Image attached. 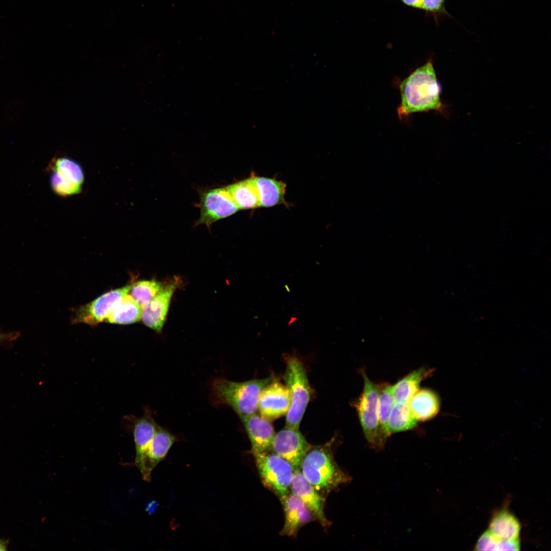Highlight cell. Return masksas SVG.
<instances>
[{
    "mask_svg": "<svg viewBox=\"0 0 551 551\" xmlns=\"http://www.w3.org/2000/svg\"><path fill=\"white\" fill-rule=\"evenodd\" d=\"M417 420L412 415L407 403L396 402L390 413L387 422L389 436L392 433L414 428Z\"/></svg>",
    "mask_w": 551,
    "mask_h": 551,
    "instance_id": "603a6c76",
    "label": "cell"
},
{
    "mask_svg": "<svg viewBox=\"0 0 551 551\" xmlns=\"http://www.w3.org/2000/svg\"><path fill=\"white\" fill-rule=\"evenodd\" d=\"M280 498L285 515L281 534L294 536L301 527L311 521L313 515L305 504L292 492Z\"/></svg>",
    "mask_w": 551,
    "mask_h": 551,
    "instance_id": "2e32d148",
    "label": "cell"
},
{
    "mask_svg": "<svg viewBox=\"0 0 551 551\" xmlns=\"http://www.w3.org/2000/svg\"><path fill=\"white\" fill-rule=\"evenodd\" d=\"M8 545V540L0 538V550H6Z\"/></svg>",
    "mask_w": 551,
    "mask_h": 551,
    "instance_id": "4dcf8cb0",
    "label": "cell"
},
{
    "mask_svg": "<svg viewBox=\"0 0 551 551\" xmlns=\"http://www.w3.org/2000/svg\"><path fill=\"white\" fill-rule=\"evenodd\" d=\"M5 338H6V335L0 333V342L2 341V340H4Z\"/></svg>",
    "mask_w": 551,
    "mask_h": 551,
    "instance_id": "1f68e13d",
    "label": "cell"
},
{
    "mask_svg": "<svg viewBox=\"0 0 551 551\" xmlns=\"http://www.w3.org/2000/svg\"><path fill=\"white\" fill-rule=\"evenodd\" d=\"M518 539L502 540L493 536L488 530L479 538L475 549L477 550H518L520 549Z\"/></svg>",
    "mask_w": 551,
    "mask_h": 551,
    "instance_id": "4316f807",
    "label": "cell"
},
{
    "mask_svg": "<svg viewBox=\"0 0 551 551\" xmlns=\"http://www.w3.org/2000/svg\"><path fill=\"white\" fill-rule=\"evenodd\" d=\"M422 10L425 17L433 18L436 26L442 18H453L446 9L445 0H422Z\"/></svg>",
    "mask_w": 551,
    "mask_h": 551,
    "instance_id": "f1b7e54d",
    "label": "cell"
},
{
    "mask_svg": "<svg viewBox=\"0 0 551 551\" xmlns=\"http://www.w3.org/2000/svg\"><path fill=\"white\" fill-rule=\"evenodd\" d=\"M272 381L271 377L242 382L216 379L212 384V399L229 406L240 417L247 416L256 413L261 392Z\"/></svg>",
    "mask_w": 551,
    "mask_h": 551,
    "instance_id": "7a4b0ae2",
    "label": "cell"
},
{
    "mask_svg": "<svg viewBox=\"0 0 551 551\" xmlns=\"http://www.w3.org/2000/svg\"><path fill=\"white\" fill-rule=\"evenodd\" d=\"M50 182L53 191L60 196H72L82 191V186L71 182L55 171H52Z\"/></svg>",
    "mask_w": 551,
    "mask_h": 551,
    "instance_id": "83f0119b",
    "label": "cell"
},
{
    "mask_svg": "<svg viewBox=\"0 0 551 551\" xmlns=\"http://www.w3.org/2000/svg\"><path fill=\"white\" fill-rule=\"evenodd\" d=\"M300 469L305 478L318 491H331L349 480L336 462L331 443L311 446L303 459Z\"/></svg>",
    "mask_w": 551,
    "mask_h": 551,
    "instance_id": "3957f363",
    "label": "cell"
},
{
    "mask_svg": "<svg viewBox=\"0 0 551 551\" xmlns=\"http://www.w3.org/2000/svg\"><path fill=\"white\" fill-rule=\"evenodd\" d=\"M290 404L291 396L287 386L272 381L262 390L258 409L261 416L270 420L286 414Z\"/></svg>",
    "mask_w": 551,
    "mask_h": 551,
    "instance_id": "30bf717a",
    "label": "cell"
},
{
    "mask_svg": "<svg viewBox=\"0 0 551 551\" xmlns=\"http://www.w3.org/2000/svg\"><path fill=\"white\" fill-rule=\"evenodd\" d=\"M284 379L291 396L286 427L298 429L311 396V389L302 363L295 357L287 359Z\"/></svg>",
    "mask_w": 551,
    "mask_h": 551,
    "instance_id": "277c9868",
    "label": "cell"
},
{
    "mask_svg": "<svg viewBox=\"0 0 551 551\" xmlns=\"http://www.w3.org/2000/svg\"><path fill=\"white\" fill-rule=\"evenodd\" d=\"M200 217L196 225L205 224L210 228L216 221L229 217L240 209L225 188L203 192L199 202Z\"/></svg>",
    "mask_w": 551,
    "mask_h": 551,
    "instance_id": "52a82bcc",
    "label": "cell"
},
{
    "mask_svg": "<svg viewBox=\"0 0 551 551\" xmlns=\"http://www.w3.org/2000/svg\"><path fill=\"white\" fill-rule=\"evenodd\" d=\"M488 531L500 540H515L518 539L520 524L513 514L506 510H503L492 518Z\"/></svg>",
    "mask_w": 551,
    "mask_h": 551,
    "instance_id": "d6986e66",
    "label": "cell"
},
{
    "mask_svg": "<svg viewBox=\"0 0 551 551\" xmlns=\"http://www.w3.org/2000/svg\"><path fill=\"white\" fill-rule=\"evenodd\" d=\"M239 209L260 207L258 193L253 176L226 187Z\"/></svg>",
    "mask_w": 551,
    "mask_h": 551,
    "instance_id": "44dd1931",
    "label": "cell"
},
{
    "mask_svg": "<svg viewBox=\"0 0 551 551\" xmlns=\"http://www.w3.org/2000/svg\"><path fill=\"white\" fill-rule=\"evenodd\" d=\"M362 392L355 404L364 436L376 449L383 447L386 441L382 438L379 426L378 399L381 387L370 380L364 370Z\"/></svg>",
    "mask_w": 551,
    "mask_h": 551,
    "instance_id": "5b68a950",
    "label": "cell"
},
{
    "mask_svg": "<svg viewBox=\"0 0 551 551\" xmlns=\"http://www.w3.org/2000/svg\"><path fill=\"white\" fill-rule=\"evenodd\" d=\"M407 405L417 421H425L434 417L440 408L437 394L428 389H418L410 398Z\"/></svg>",
    "mask_w": 551,
    "mask_h": 551,
    "instance_id": "e0dca14e",
    "label": "cell"
},
{
    "mask_svg": "<svg viewBox=\"0 0 551 551\" xmlns=\"http://www.w3.org/2000/svg\"><path fill=\"white\" fill-rule=\"evenodd\" d=\"M131 424L136 448L135 465L139 469L145 456L148 445L155 433L158 424L154 420L152 412L145 408L143 415L139 418L127 416Z\"/></svg>",
    "mask_w": 551,
    "mask_h": 551,
    "instance_id": "5bb4252c",
    "label": "cell"
},
{
    "mask_svg": "<svg viewBox=\"0 0 551 551\" xmlns=\"http://www.w3.org/2000/svg\"><path fill=\"white\" fill-rule=\"evenodd\" d=\"M131 287L127 285L101 295L93 301L74 310L72 322L95 325L105 321Z\"/></svg>",
    "mask_w": 551,
    "mask_h": 551,
    "instance_id": "ba28073f",
    "label": "cell"
},
{
    "mask_svg": "<svg viewBox=\"0 0 551 551\" xmlns=\"http://www.w3.org/2000/svg\"><path fill=\"white\" fill-rule=\"evenodd\" d=\"M141 310L142 307L128 293L122 298L105 321L118 324L135 323L141 319Z\"/></svg>",
    "mask_w": 551,
    "mask_h": 551,
    "instance_id": "7402d4cb",
    "label": "cell"
},
{
    "mask_svg": "<svg viewBox=\"0 0 551 551\" xmlns=\"http://www.w3.org/2000/svg\"><path fill=\"white\" fill-rule=\"evenodd\" d=\"M405 5L417 10H422V0H399Z\"/></svg>",
    "mask_w": 551,
    "mask_h": 551,
    "instance_id": "f546056e",
    "label": "cell"
},
{
    "mask_svg": "<svg viewBox=\"0 0 551 551\" xmlns=\"http://www.w3.org/2000/svg\"><path fill=\"white\" fill-rule=\"evenodd\" d=\"M265 486L280 497L288 493L294 469L281 456L269 451L253 454Z\"/></svg>",
    "mask_w": 551,
    "mask_h": 551,
    "instance_id": "8992f818",
    "label": "cell"
},
{
    "mask_svg": "<svg viewBox=\"0 0 551 551\" xmlns=\"http://www.w3.org/2000/svg\"><path fill=\"white\" fill-rule=\"evenodd\" d=\"M310 447L298 429L286 427L275 434L270 449L288 462L295 470L300 469Z\"/></svg>",
    "mask_w": 551,
    "mask_h": 551,
    "instance_id": "9c48e42d",
    "label": "cell"
},
{
    "mask_svg": "<svg viewBox=\"0 0 551 551\" xmlns=\"http://www.w3.org/2000/svg\"><path fill=\"white\" fill-rule=\"evenodd\" d=\"M164 286L163 283L156 280L139 281L131 284L128 294L142 307Z\"/></svg>",
    "mask_w": 551,
    "mask_h": 551,
    "instance_id": "484cf974",
    "label": "cell"
},
{
    "mask_svg": "<svg viewBox=\"0 0 551 551\" xmlns=\"http://www.w3.org/2000/svg\"><path fill=\"white\" fill-rule=\"evenodd\" d=\"M432 370L420 367L405 376L392 386L396 402L407 403L418 391L420 383L431 374Z\"/></svg>",
    "mask_w": 551,
    "mask_h": 551,
    "instance_id": "ffe728a7",
    "label": "cell"
},
{
    "mask_svg": "<svg viewBox=\"0 0 551 551\" xmlns=\"http://www.w3.org/2000/svg\"><path fill=\"white\" fill-rule=\"evenodd\" d=\"M240 418L251 441L253 454L269 451L276 434L269 420L256 413Z\"/></svg>",
    "mask_w": 551,
    "mask_h": 551,
    "instance_id": "9a60e30c",
    "label": "cell"
},
{
    "mask_svg": "<svg viewBox=\"0 0 551 551\" xmlns=\"http://www.w3.org/2000/svg\"><path fill=\"white\" fill-rule=\"evenodd\" d=\"M290 488L292 493L305 504L319 522L327 527L329 522L324 513V499L305 478L300 469L294 470Z\"/></svg>",
    "mask_w": 551,
    "mask_h": 551,
    "instance_id": "4fadbf2b",
    "label": "cell"
},
{
    "mask_svg": "<svg viewBox=\"0 0 551 551\" xmlns=\"http://www.w3.org/2000/svg\"><path fill=\"white\" fill-rule=\"evenodd\" d=\"M259 206L270 207L285 202L286 184L274 179L253 176Z\"/></svg>",
    "mask_w": 551,
    "mask_h": 551,
    "instance_id": "ac0fdd59",
    "label": "cell"
},
{
    "mask_svg": "<svg viewBox=\"0 0 551 551\" xmlns=\"http://www.w3.org/2000/svg\"><path fill=\"white\" fill-rule=\"evenodd\" d=\"M176 441L175 436L166 429L157 425L143 462L139 468L144 481H151L153 470L166 456Z\"/></svg>",
    "mask_w": 551,
    "mask_h": 551,
    "instance_id": "7c38bea8",
    "label": "cell"
},
{
    "mask_svg": "<svg viewBox=\"0 0 551 551\" xmlns=\"http://www.w3.org/2000/svg\"><path fill=\"white\" fill-rule=\"evenodd\" d=\"M399 89L400 102L397 112L399 119L417 112H442L441 87L431 59L402 81Z\"/></svg>",
    "mask_w": 551,
    "mask_h": 551,
    "instance_id": "6da1fadb",
    "label": "cell"
},
{
    "mask_svg": "<svg viewBox=\"0 0 551 551\" xmlns=\"http://www.w3.org/2000/svg\"><path fill=\"white\" fill-rule=\"evenodd\" d=\"M179 280L174 278L142 307L141 319L147 327L160 333L165 322L170 300L179 286Z\"/></svg>",
    "mask_w": 551,
    "mask_h": 551,
    "instance_id": "8fae6325",
    "label": "cell"
},
{
    "mask_svg": "<svg viewBox=\"0 0 551 551\" xmlns=\"http://www.w3.org/2000/svg\"><path fill=\"white\" fill-rule=\"evenodd\" d=\"M49 168L59 173L66 179L82 186L84 173L82 166L77 162L66 157H59L53 160Z\"/></svg>",
    "mask_w": 551,
    "mask_h": 551,
    "instance_id": "d4e9b609",
    "label": "cell"
},
{
    "mask_svg": "<svg viewBox=\"0 0 551 551\" xmlns=\"http://www.w3.org/2000/svg\"><path fill=\"white\" fill-rule=\"evenodd\" d=\"M395 403L392 386L386 385L382 386L378 399V419L379 430L385 441L389 436L387 432L389 416Z\"/></svg>",
    "mask_w": 551,
    "mask_h": 551,
    "instance_id": "cb8c5ba5",
    "label": "cell"
}]
</instances>
